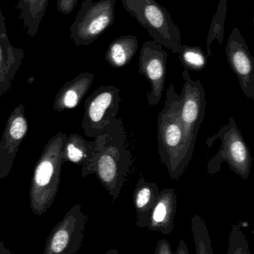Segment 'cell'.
I'll use <instances>...</instances> for the list:
<instances>
[{
	"mask_svg": "<svg viewBox=\"0 0 254 254\" xmlns=\"http://www.w3.org/2000/svg\"><path fill=\"white\" fill-rule=\"evenodd\" d=\"M98 140V149L91 168L114 202L126 182L133 160L127 146V134L123 121L115 119Z\"/></svg>",
	"mask_w": 254,
	"mask_h": 254,
	"instance_id": "6da1fadb",
	"label": "cell"
},
{
	"mask_svg": "<svg viewBox=\"0 0 254 254\" xmlns=\"http://www.w3.org/2000/svg\"><path fill=\"white\" fill-rule=\"evenodd\" d=\"M158 154L171 179L178 180L190 162L194 149L191 146L180 117V95L174 85L166 93L165 106L158 115Z\"/></svg>",
	"mask_w": 254,
	"mask_h": 254,
	"instance_id": "7a4b0ae2",
	"label": "cell"
},
{
	"mask_svg": "<svg viewBox=\"0 0 254 254\" xmlns=\"http://www.w3.org/2000/svg\"><path fill=\"white\" fill-rule=\"evenodd\" d=\"M67 134L57 133L49 139L37 161L30 188V206L37 216L44 214L55 201L61 184V152Z\"/></svg>",
	"mask_w": 254,
	"mask_h": 254,
	"instance_id": "3957f363",
	"label": "cell"
},
{
	"mask_svg": "<svg viewBox=\"0 0 254 254\" xmlns=\"http://www.w3.org/2000/svg\"><path fill=\"white\" fill-rule=\"evenodd\" d=\"M134 18L157 43L174 54L182 50L181 35L167 9L157 0H120Z\"/></svg>",
	"mask_w": 254,
	"mask_h": 254,
	"instance_id": "277c9868",
	"label": "cell"
},
{
	"mask_svg": "<svg viewBox=\"0 0 254 254\" xmlns=\"http://www.w3.org/2000/svg\"><path fill=\"white\" fill-rule=\"evenodd\" d=\"M218 140L221 141L220 148L214 157L208 161L207 173L211 176L219 173L222 164L227 163L230 170L243 180H247L252 171L253 160L250 149L233 118H230L228 125L208 137L206 143L210 148Z\"/></svg>",
	"mask_w": 254,
	"mask_h": 254,
	"instance_id": "5b68a950",
	"label": "cell"
},
{
	"mask_svg": "<svg viewBox=\"0 0 254 254\" xmlns=\"http://www.w3.org/2000/svg\"><path fill=\"white\" fill-rule=\"evenodd\" d=\"M116 0H84L70 28L76 46H87L98 40L115 19Z\"/></svg>",
	"mask_w": 254,
	"mask_h": 254,
	"instance_id": "8992f818",
	"label": "cell"
},
{
	"mask_svg": "<svg viewBox=\"0 0 254 254\" xmlns=\"http://www.w3.org/2000/svg\"><path fill=\"white\" fill-rule=\"evenodd\" d=\"M120 89L114 86H101L85 101L82 127L85 134L95 137L117 119L122 98Z\"/></svg>",
	"mask_w": 254,
	"mask_h": 254,
	"instance_id": "52a82bcc",
	"label": "cell"
},
{
	"mask_svg": "<svg viewBox=\"0 0 254 254\" xmlns=\"http://www.w3.org/2000/svg\"><path fill=\"white\" fill-rule=\"evenodd\" d=\"M87 216L75 204L50 232L43 254H76L83 244Z\"/></svg>",
	"mask_w": 254,
	"mask_h": 254,
	"instance_id": "ba28073f",
	"label": "cell"
},
{
	"mask_svg": "<svg viewBox=\"0 0 254 254\" xmlns=\"http://www.w3.org/2000/svg\"><path fill=\"white\" fill-rule=\"evenodd\" d=\"M184 84L180 95V117L186 137L195 148L197 136L205 117L206 92L200 80H193L189 70L183 71Z\"/></svg>",
	"mask_w": 254,
	"mask_h": 254,
	"instance_id": "9c48e42d",
	"label": "cell"
},
{
	"mask_svg": "<svg viewBox=\"0 0 254 254\" xmlns=\"http://www.w3.org/2000/svg\"><path fill=\"white\" fill-rule=\"evenodd\" d=\"M168 54L164 46L155 40L146 41L142 46L139 57V71L150 82L148 93L149 106H156L162 99L165 88Z\"/></svg>",
	"mask_w": 254,
	"mask_h": 254,
	"instance_id": "30bf717a",
	"label": "cell"
},
{
	"mask_svg": "<svg viewBox=\"0 0 254 254\" xmlns=\"http://www.w3.org/2000/svg\"><path fill=\"white\" fill-rule=\"evenodd\" d=\"M227 60L240 82V88L249 99L254 100V58L238 28H234L225 49Z\"/></svg>",
	"mask_w": 254,
	"mask_h": 254,
	"instance_id": "8fae6325",
	"label": "cell"
},
{
	"mask_svg": "<svg viewBox=\"0 0 254 254\" xmlns=\"http://www.w3.org/2000/svg\"><path fill=\"white\" fill-rule=\"evenodd\" d=\"M28 131L25 107L23 104H19L9 116L0 140V180L10 173L19 146Z\"/></svg>",
	"mask_w": 254,
	"mask_h": 254,
	"instance_id": "7c38bea8",
	"label": "cell"
},
{
	"mask_svg": "<svg viewBox=\"0 0 254 254\" xmlns=\"http://www.w3.org/2000/svg\"><path fill=\"white\" fill-rule=\"evenodd\" d=\"M24 57V51L10 43L5 17L0 7V98L11 89L15 75L19 71Z\"/></svg>",
	"mask_w": 254,
	"mask_h": 254,
	"instance_id": "4fadbf2b",
	"label": "cell"
},
{
	"mask_svg": "<svg viewBox=\"0 0 254 254\" xmlns=\"http://www.w3.org/2000/svg\"><path fill=\"white\" fill-rule=\"evenodd\" d=\"M98 149L97 138L88 141L83 136L73 133L66 137L61 152L63 164L71 162L82 166V176L91 175V168Z\"/></svg>",
	"mask_w": 254,
	"mask_h": 254,
	"instance_id": "5bb4252c",
	"label": "cell"
},
{
	"mask_svg": "<svg viewBox=\"0 0 254 254\" xmlns=\"http://www.w3.org/2000/svg\"><path fill=\"white\" fill-rule=\"evenodd\" d=\"M177 209V196L174 189L162 190L149 215L146 228L164 235L171 234L174 229Z\"/></svg>",
	"mask_w": 254,
	"mask_h": 254,
	"instance_id": "9a60e30c",
	"label": "cell"
},
{
	"mask_svg": "<svg viewBox=\"0 0 254 254\" xmlns=\"http://www.w3.org/2000/svg\"><path fill=\"white\" fill-rule=\"evenodd\" d=\"M93 80V74L83 72L66 83L55 96L53 103L54 110L57 112H63L76 108L90 89Z\"/></svg>",
	"mask_w": 254,
	"mask_h": 254,
	"instance_id": "2e32d148",
	"label": "cell"
},
{
	"mask_svg": "<svg viewBox=\"0 0 254 254\" xmlns=\"http://www.w3.org/2000/svg\"><path fill=\"white\" fill-rule=\"evenodd\" d=\"M159 187L155 182L146 181L140 176L133 194V201L135 208L136 225L139 228H146L149 215L159 196Z\"/></svg>",
	"mask_w": 254,
	"mask_h": 254,
	"instance_id": "e0dca14e",
	"label": "cell"
},
{
	"mask_svg": "<svg viewBox=\"0 0 254 254\" xmlns=\"http://www.w3.org/2000/svg\"><path fill=\"white\" fill-rule=\"evenodd\" d=\"M138 48L137 36H120L109 45L105 54L106 61L113 68L126 66L135 56Z\"/></svg>",
	"mask_w": 254,
	"mask_h": 254,
	"instance_id": "ac0fdd59",
	"label": "cell"
},
{
	"mask_svg": "<svg viewBox=\"0 0 254 254\" xmlns=\"http://www.w3.org/2000/svg\"><path fill=\"white\" fill-rule=\"evenodd\" d=\"M49 0H19L16 8L19 11L18 19L22 21L26 34L34 37L37 34L44 17Z\"/></svg>",
	"mask_w": 254,
	"mask_h": 254,
	"instance_id": "d6986e66",
	"label": "cell"
},
{
	"mask_svg": "<svg viewBox=\"0 0 254 254\" xmlns=\"http://www.w3.org/2000/svg\"><path fill=\"white\" fill-rule=\"evenodd\" d=\"M228 10V0H219L217 10L213 16L211 25L207 38V53L209 58L213 57L211 45L214 40H217L222 45L225 38V25Z\"/></svg>",
	"mask_w": 254,
	"mask_h": 254,
	"instance_id": "ffe728a7",
	"label": "cell"
},
{
	"mask_svg": "<svg viewBox=\"0 0 254 254\" xmlns=\"http://www.w3.org/2000/svg\"><path fill=\"white\" fill-rule=\"evenodd\" d=\"M191 228L196 254H214L207 224L199 215L195 214L192 216Z\"/></svg>",
	"mask_w": 254,
	"mask_h": 254,
	"instance_id": "44dd1931",
	"label": "cell"
},
{
	"mask_svg": "<svg viewBox=\"0 0 254 254\" xmlns=\"http://www.w3.org/2000/svg\"><path fill=\"white\" fill-rule=\"evenodd\" d=\"M178 55L179 60L186 69L201 71L207 65V57L199 46L182 45L181 52Z\"/></svg>",
	"mask_w": 254,
	"mask_h": 254,
	"instance_id": "7402d4cb",
	"label": "cell"
},
{
	"mask_svg": "<svg viewBox=\"0 0 254 254\" xmlns=\"http://www.w3.org/2000/svg\"><path fill=\"white\" fill-rule=\"evenodd\" d=\"M228 254H252L246 234L239 225H233L230 232Z\"/></svg>",
	"mask_w": 254,
	"mask_h": 254,
	"instance_id": "603a6c76",
	"label": "cell"
},
{
	"mask_svg": "<svg viewBox=\"0 0 254 254\" xmlns=\"http://www.w3.org/2000/svg\"><path fill=\"white\" fill-rule=\"evenodd\" d=\"M79 0H57V9L63 14H70L77 6Z\"/></svg>",
	"mask_w": 254,
	"mask_h": 254,
	"instance_id": "cb8c5ba5",
	"label": "cell"
},
{
	"mask_svg": "<svg viewBox=\"0 0 254 254\" xmlns=\"http://www.w3.org/2000/svg\"><path fill=\"white\" fill-rule=\"evenodd\" d=\"M153 254H174L173 253L171 245L165 239L160 240L157 243L155 253Z\"/></svg>",
	"mask_w": 254,
	"mask_h": 254,
	"instance_id": "d4e9b609",
	"label": "cell"
},
{
	"mask_svg": "<svg viewBox=\"0 0 254 254\" xmlns=\"http://www.w3.org/2000/svg\"><path fill=\"white\" fill-rule=\"evenodd\" d=\"M175 254H189L187 246L183 240H180Z\"/></svg>",
	"mask_w": 254,
	"mask_h": 254,
	"instance_id": "484cf974",
	"label": "cell"
},
{
	"mask_svg": "<svg viewBox=\"0 0 254 254\" xmlns=\"http://www.w3.org/2000/svg\"><path fill=\"white\" fill-rule=\"evenodd\" d=\"M0 254H13V253L5 247L2 242L0 241Z\"/></svg>",
	"mask_w": 254,
	"mask_h": 254,
	"instance_id": "4316f807",
	"label": "cell"
},
{
	"mask_svg": "<svg viewBox=\"0 0 254 254\" xmlns=\"http://www.w3.org/2000/svg\"><path fill=\"white\" fill-rule=\"evenodd\" d=\"M106 254H119V251L117 249H109Z\"/></svg>",
	"mask_w": 254,
	"mask_h": 254,
	"instance_id": "83f0119b",
	"label": "cell"
}]
</instances>
